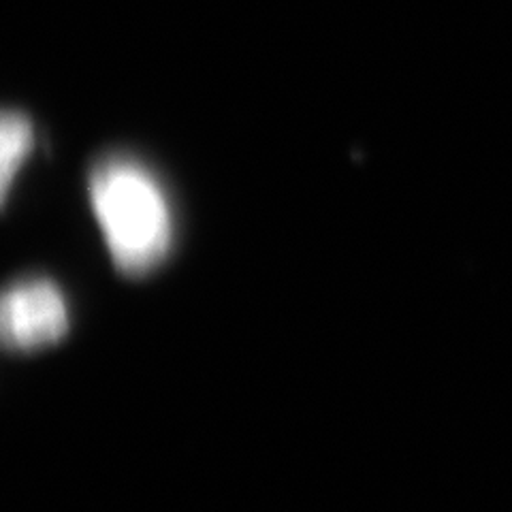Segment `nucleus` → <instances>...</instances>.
<instances>
[{
	"instance_id": "obj_1",
	"label": "nucleus",
	"mask_w": 512,
	"mask_h": 512,
	"mask_svg": "<svg viewBox=\"0 0 512 512\" xmlns=\"http://www.w3.org/2000/svg\"><path fill=\"white\" fill-rule=\"evenodd\" d=\"M88 195L111 259L124 274H146L169 254L171 205L156 175L139 160H101L90 171Z\"/></svg>"
},
{
	"instance_id": "obj_2",
	"label": "nucleus",
	"mask_w": 512,
	"mask_h": 512,
	"mask_svg": "<svg viewBox=\"0 0 512 512\" xmlns=\"http://www.w3.org/2000/svg\"><path fill=\"white\" fill-rule=\"evenodd\" d=\"M69 303L60 288L32 278L13 284L0 303V331L9 348L35 350L58 342L69 329Z\"/></svg>"
},
{
	"instance_id": "obj_3",
	"label": "nucleus",
	"mask_w": 512,
	"mask_h": 512,
	"mask_svg": "<svg viewBox=\"0 0 512 512\" xmlns=\"http://www.w3.org/2000/svg\"><path fill=\"white\" fill-rule=\"evenodd\" d=\"M35 148V124L22 111H5L0 122V188L7 199L15 175Z\"/></svg>"
}]
</instances>
